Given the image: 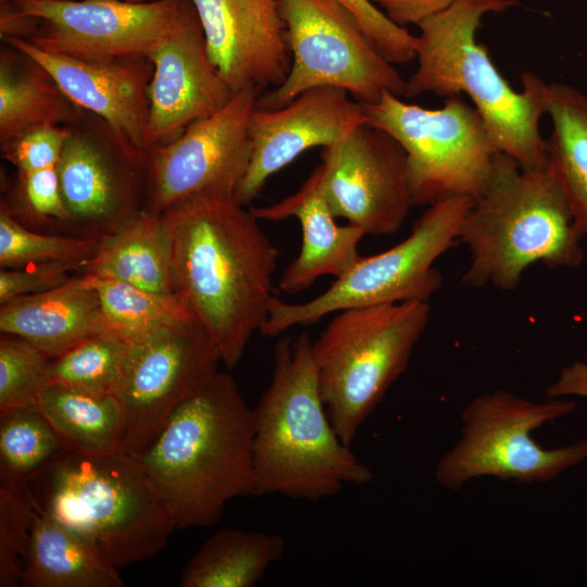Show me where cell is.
<instances>
[{
  "mask_svg": "<svg viewBox=\"0 0 587 587\" xmlns=\"http://www.w3.org/2000/svg\"><path fill=\"white\" fill-rule=\"evenodd\" d=\"M174 295L190 309L233 369L264 325L278 250L232 196L201 193L161 213Z\"/></svg>",
  "mask_w": 587,
  "mask_h": 587,
  "instance_id": "1",
  "label": "cell"
},
{
  "mask_svg": "<svg viewBox=\"0 0 587 587\" xmlns=\"http://www.w3.org/2000/svg\"><path fill=\"white\" fill-rule=\"evenodd\" d=\"M253 433V409L224 372L176 409L137 458L176 528L214 525L230 499L254 496Z\"/></svg>",
  "mask_w": 587,
  "mask_h": 587,
  "instance_id": "2",
  "label": "cell"
},
{
  "mask_svg": "<svg viewBox=\"0 0 587 587\" xmlns=\"http://www.w3.org/2000/svg\"><path fill=\"white\" fill-rule=\"evenodd\" d=\"M307 333L277 340L270 385L253 409L254 496L319 501L365 485L371 469L335 430L326 412Z\"/></svg>",
  "mask_w": 587,
  "mask_h": 587,
  "instance_id": "3",
  "label": "cell"
},
{
  "mask_svg": "<svg viewBox=\"0 0 587 587\" xmlns=\"http://www.w3.org/2000/svg\"><path fill=\"white\" fill-rule=\"evenodd\" d=\"M517 0H455L448 9L417 25V66L405 79L404 97L465 93L482 116L499 152L526 170L548 163L540 120L547 111L548 83L534 73L522 75L523 89H513L476 35L482 18L501 13Z\"/></svg>",
  "mask_w": 587,
  "mask_h": 587,
  "instance_id": "4",
  "label": "cell"
},
{
  "mask_svg": "<svg viewBox=\"0 0 587 587\" xmlns=\"http://www.w3.org/2000/svg\"><path fill=\"white\" fill-rule=\"evenodd\" d=\"M583 237L548 166L522 168L498 152L490 180L460 232L459 242L470 252L461 284L510 291L537 262L548 268L578 267Z\"/></svg>",
  "mask_w": 587,
  "mask_h": 587,
  "instance_id": "5",
  "label": "cell"
},
{
  "mask_svg": "<svg viewBox=\"0 0 587 587\" xmlns=\"http://www.w3.org/2000/svg\"><path fill=\"white\" fill-rule=\"evenodd\" d=\"M25 488L37 510L116 569L153 558L176 528L139 460L122 448L98 455L68 451Z\"/></svg>",
  "mask_w": 587,
  "mask_h": 587,
  "instance_id": "6",
  "label": "cell"
},
{
  "mask_svg": "<svg viewBox=\"0 0 587 587\" xmlns=\"http://www.w3.org/2000/svg\"><path fill=\"white\" fill-rule=\"evenodd\" d=\"M428 319V301L350 308L313 340L321 396L346 445L408 367Z\"/></svg>",
  "mask_w": 587,
  "mask_h": 587,
  "instance_id": "7",
  "label": "cell"
},
{
  "mask_svg": "<svg viewBox=\"0 0 587 587\" xmlns=\"http://www.w3.org/2000/svg\"><path fill=\"white\" fill-rule=\"evenodd\" d=\"M474 200L452 196L429 205L410 235L395 247L357 262L315 298L301 303L272 299L260 333L276 337L297 325H310L350 308L402 301H428L442 286L436 260L459 243Z\"/></svg>",
  "mask_w": 587,
  "mask_h": 587,
  "instance_id": "8",
  "label": "cell"
},
{
  "mask_svg": "<svg viewBox=\"0 0 587 587\" xmlns=\"http://www.w3.org/2000/svg\"><path fill=\"white\" fill-rule=\"evenodd\" d=\"M576 402L546 398L539 402L500 389L474 398L462 412V435L438 461L435 478L457 490L473 478L546 483L587 459V437L544 449L532 432L573 412Z\"/></svg>",
  "mask_w": 587,
  "mask_h": 587,
  "instance_id": "9",
  "label": "cell"
},
{
  "mask_svg": "<svg viewBox=\"0 0 587 587\" xmlns=\"http://www.w3.org/2000/svg\"><path fill=\"white\" fill-rule=\"evenodd\" d=\"M363 105L366 125L386 132L404 150L414 207L452 196L476 200L485 191L499 151L479 113L460 95L437 109L392 92Z\"/></svg>",
  "mask_w": 587,
  "mask_h": 587,
  "instance_id": "10",
  "label": "cell"
},
{
  "mask_svg": "<svg viewBox=\"0 0 587 587\" xmlns=\"http://www.w3.org/2000/svg\"><path fill=\"white\" fill-rule=\"evenodd\" d=\"M291 57L285 80L259 97L274 109L321 87L347 91L362 103L385 92L404 95L405 79L375 47L357 18L334 0H279Z\"/></svg>",
  "mask_w": 587,
  "mask_h": 587,
  "instance_id": "11",
  "label": "cell"
},
{
  "mask_svg": "<svg viewBox=\"0 0 587 587\" xmlns=\"http://www.w3.org/2000/svg\"><path fill=\"white\" fill-rule=\"evenodd\" d=\"M218 348L195 317L165 324L128 342L115 397L122 449L139 458L172 414L217 372Z\"/></svg>",
  "mask_w": 587,
  "mask_h": 587,
  "instance_id": "12",
  "label": "cell"
},
{
  "mask_svg": "<svg viewBox=\"0 0 587 587\" xmlns=\"http://www.w3.org/2000/svg\"><path fill=\"white\" fill-rule=\"evenodd\" d=\"M259 95L253 88L236 91L220 110L150 149L143 161L149 182V203L143 209L161 214L201 193L235 198L250 161L249 124Z\"/></svg>",
  "mask_w": 587,
  "mask_h": 587,
  "instance_id": "13",
  "label": "cell"
},
{
  "mask_svg": "<svg viewBox=\"0 0 587 587\" xmlns=\"http://www.w3.org/2000/svg\"><path fill=\"white\" fill-rule=\"evenodd\" d=\"M314 171L336 218L365 235L395 234L414 207L405 152L382 129L361 125L323 148Z\"/></svg>",
  "mask_w": 587,
  "mask_h": 587,
  "instance_id": "14",
  "label": "cell"
},
{
  "mask_svg": "<svg viewBox=\"0 0 587 587\" xmlns=\"http://www.w3.org/2000/svg\"><path fill=\"white\" fill-rule=\"evenodd\" d=\"M180 0H14L46 23L30 41L79 60L109 63L148 58L171 25Z\"/></svg>",
  "mask_w": 587,
  "mask_h": 587,
  "instance_id": "15",
  "label": "cell"
},
{
  "mask_svg": "<svg viewBox=\"0 0 587 587\" xmlns=\"http://www.w3.org/2000/svg\"><path fill=\"white\" fill-rule=\"evenodd\" d=\"M147 59L153 65L148 150L172 141L190 124L224 107L234 93L210 59L191 0L179 1L171 25Z\"/></svg>",
  "mask_w": 587,
  "mask_h": 587,
  "instance_id": "16",
  "label": "cell"
},
{
  "mask_svg": "<svg viewBox=\"0 0 587 587\" xmlns=\"http://www.w3.org/2000/svg\"><path fill=\"white\" fill-rule=\"evenodd\" d=\"M367 124L362 102L341 89H309L285 105L255 108L250 117L251 154L235 199L252 202L268 178L315 147H329Z\"/></svg>",
  "mask_w": 587,
  "mask_h": 587,
  "instance_id": "17",
  "label": "cell"
},
{
  "mask_svg": "<svg viewBox=\"0 0 587 587\" xmlns=\"http://www.w3.org/2000/svg\"><path fill=\"white\" fill-rule=\"evenodd\" d=\"M208 53L233 92L276 88L291 57L279 0H191Z\"/></svg>",
  "mask_w": 587,
  "mask_h": 587,
  "instance_id": "18",
  "label": "cell"
},
{
  "mask_svg": "<svg viewBox=\"0 0 587 587\" xmlns=\"http://www.w3.org/2000/svg\"><path fill=\"white\" fill-rule=\"evenodd\" d=\"M42 70L73 103L100 116L123 153L143 165L149 122V68L138 60L99 63L53 53L32 41L4 38Z\"/></svg>",
  "mask_w": 587,
  "mask_h": 587,
  "instance_id": "19",
  "label": "cell"
},
{
  "mask_svg": "<svg viewBox=\"0 0 587 587\" xmlns=\"http://www.w3.org/2000/svg\"><path fill=\"white\" fill-rule=\"evenodd\" d=\"M250 210L259 221H282L295 216L300 223L302 245L299 254L278 282L284 294L303 291L324 275L337 278L361 257L358 245L364 232L351 224L336 223L315 171L294 195L268 207Z\"/></svg>",
  "mask_w": 587,
  "mask_h": 587,
  "instance_id": "20",
  "label": "cell"
},
{
  "mask_svg": "<svg viewBox=\"0 0 587 587\" xmlns=\"http://www.w3.org/2000/svg\"><path fill=\"white\" fill-rule=\"evenodd\" d=\"M57 171L68 213L62 225L66 235L100 240L143 209L123 175L83 137L71 134Z\"/></svg>",
  "mask_w": 587,
  "mask_h": 587,
  "instance_id": "21",
  "label": "cell"
},
{
  "mask_svg": "<svg viewBox=\"0 0 587 587\" xmlns=\"http://www.w3.org/2000/svg\"><path fill=\"white\" fill-rule=\"evenodd\" d=\"M0 332L23 338L51 359L102 333L97 290L84 275L0 304Z\"/></svg>",
  "mask_w": 587,
  "mask_h": 587,
  "instance_id": "22",
  "label": "cell"
},
{
  "mask_svg": "<svg viewBox=\"0 0 587 587\" xmlns=\"http://www.w3.org/2000/svg\"><path fill=\"white\" fill-rule=\"evenodd\" d=\"M80 274L126 282L150 291L174 294L170 241L162 215L141 209L99 240Z\"/></svg>",
  "mask_w": 587,
  "mask_h": 587,
  "instance_id": "23",
  "label": "cell"
},
{
  "mask_svg": "<svg viewBox=\"0 0 587 587\" xmlns=\"http://www.w3.org/2000/svg\"><path fill=\"white\" fill-rule=\"evenodd\" d=\"M22 586L121 587L118 569L77 533L34 507Z\"/></svg>",
  "mask_w": 587,
  "mask_h": 587,
  "instance_id": "24",
  "label": "cell"
},
{
  "mask_svg": "<svg viewBox=\"0 0 587 587\" xmlns=\"http://www.w3.org/2000/svg\"><path fill=\"white\" fill-rule=\"evenodd\" d=\"M552 123L547 166L561 188L574 222L587 236V95L564 83H548Z\"/></svg>",
  "mask_w": 587,
  "mask_h": 587,
  "instance_id": "25",
  "label": "cell"
},
{
  "mask_svg": "<svg viewBox=\"0 0 587 587\" xmlns=\"http://www.w3.org/2000/svg\"><path fill=\"white\" fill-rule=\"evenodd\" d=\"M279 534L224 528L189 559L183 587H252L285 551Z\"/></svg>",
  "mask_w": 587,
  "mask_h": 587,
  "instance_id": "26",
  "label": "cell"
},
{
  "mask_svg": "<svg viewBox=\"0 0 587 587\" xmlns=\"http://www.w3.org/2000/svg\"><path fill=\"white\" fill-rule=\"evenodd\" d=\"M37 405L70 451L98 455L122 448L123 413L114 395L49 384Z\"/></svg>",
  "mask_w": 587,
  "mask_h": 587,
  "instance_id": "27",
  "label": "cell"
},
{
  "mask_svg": "<svg viewBox=\"0 0 587 587\" xmlns=\"http://www.w3.org/2000/svg\"><path fill=\"white\" fill-rule=\"evenodd\" d=\"M97 290L102 334L132 342L176 320L195 316L174 294L150 291L133 284L84 275Z\"/></svg>",
  "mask_w": 587,
  "mask_h": 587,
  "instance_id": "28",
  "label": "cell"
},
{
  "mask_svg": "<svg viewBox=\"0 0 587 587\" xmlns=\"http://www.w3.org/2000/svg\"><path fill=\"white\" fill-rule=\"evenodd\" d=\"M38 405L0 413V482L25 486L68 452Z\"/></svg>",
  "mask_w": 587,
  "mask_h": 587,
  "instance_id": "29",
  "label": "cell"
},
{
  "mask_svg": "<svg viewBox=\"0 0 587 587\" xmlns=\"http://www.w3.org/2000/svg\"><path fill=\"white\" fill-rule=\"evenodd\" d=\"M42 71V70H41ZM67 98L42 71L13 73L7 63L0 67V138L4 143L24 133L58 125L70 114Z\"/></svg>",
  "mask_w": 587,
  "mask_h": 587,
  "instance_id": "30",
  "label": "cell"
},
{
  "mask_svg": "<svg viewBox=\"0 0 587 587\" xmlns=\"http://www.w3.org/2000/svg\"><path fill=\"white\" fill-rule=\"evenodd\" d=\"M128 342L96 334L52 359L50 384H62L97 395H114L118 388Z\"/></svg>",
  "mask_w": 587,
  "mask_h": 587,
  "instance_id": "31",
  "label": "cell"
},
{
  "mask_svg": "<svg viewBox=\"0 0 587 587\" xmlns=\"http://www.w3.org/2000/svg\"><path fill=\"white\" fill-rule=\"evenodd\" d=\"M99 240L70 235L41 234L0 209V266L20 268L36 263L61 262L79 271L93 255Z\"/></svg>",
  "mask_w": 587,
  "mask_h": 587,
  "instance_id": "32",
  "label": "cell"
},
{
  "mask_svg": "<svg viewBox=\"0 0 587 587\" xmlns=\"http://www.w3.org/2000/svg\"><path fill=\"white\" fill-rule=\"evenodd\" d=\"M52 359L27 340L8 334L0 337V413L37 405L50 384Z\"/></svg>",
  "mask_w": 587,
  "mask_h": 587,
  "instance_id": "33",
  "label": "cell"
},
{
  "mask_svg": "<svg viewBox=\"0 0 587 587\" xmlns=\"http://www.w3.org/2000/svg\"><path fill=\"white\" fill-rule=\"evenodd\" d=\"M34 511L25 486L0 485V587L22 585Z\"/></svg>",
  "mask_w": 587,
  "mask_h": 587,
  "instance_id": "34",
  "label": "cell"
},
{
  "mask_svg": "<svg viewBox=\"0 0 587 587\" xmlns=\"http://www.w3.org/2000/svg\"><path fill=\"white\" fill-rule=\"evenodd\" d=\"M347 9L362 29L392 64L415 59L416 36L394 23L372 0H334Z\"/></svg>",
  "mask_w": 587,
  "mask_h": 587,
  "instance_id": "35",
  "label": "cell"
},
{
  "mask_svg": "<svg viewBox=\"0 0 587 587\" xmlns=\"http://www.w3.org/2000/svg\"><path fill=\"white\" fill-rule=\"evenodd\" d=\"M70 136L58 125L40 126L2 143L3 157L18 174L57 166Z\"/></svg>",
  "mask_w": 587,
  "mask_h": 587,
  "instance_id": "36",
  "label": "cell"
},
{
  "mask_svg": "<svg viewBox=\"0 0 587 587\" xmlns=\"http://www.w3.org/2000/svg\"><path fill=\"white\" fill-rule=\"evenodd\" d=\"M22 198L37 220L63 225L68 217L57 166L18 174Z\"/></svg>",
  "mask_w": 587,
  "mask_h": 587,
  "instance_id": "37",
  "label": "cell"
},
{
  "mask_svg": "<svg viewBox=\"0 0 587 587\" xmlns=\"http://www.w3.org/2000/svg\"><path fill=\"white\" fill-rule=\"evenodd\" d=\"M72 271H79L73 264L47 262L30 264L20 268L0 270V304L18 296L36 294L63 285L72 277Z\"/></svg>",
  "mask_w": 587,
  "mask_h": 587,
  "instance_id": "38",
  "label": "cell"
},
{
  "mask_svg": "<svg viewBox=\"0 0 587 587\" xmlns=\"http://www.w3.org/2000/svg\"><path fill=\"white\" fill-rule=\"evenodd\" d=\"M394 23L419 25L448 9L455 0H372Z\"/></svg>",
  "mask_w": 587,
  "mask_h": 587,
  "instance_id": "39",
  "label": "cell"
},
{
  "mask_svg": "<svg viewBox=\"0 0 587 587\" xmlns=\"http://www.w3.org/2000/svg\"><path fill=\"white\" fill-rule=\"evenodd\" d=\"M570 396L587 397L586 362L576 361L563 367L558 378L546 390V398Z\"/></svg>",
  "mask_w": 587,
  "mask_h": 587,
  "instance_id": "40",
  "label": "cell"
},
{
  "mask_svg": "<svg viewBox=\"0 0 587 587\" xmlns=\"http://www.w3.org/2000/svg\"><path fill=\"white\" fill-rule=\"evenodd\" d=\"M0 1H1V3H5V2L9 1V0H0Z\"/></svg>",
  "mask_w": 587,
  "mask_h": 587,
  "instance_id": "41",
  "label": "cell"
},
{
  "mask_svg": "<svg viewBox=\"0 0 587 587\" xmlns=\"http://www.w3.org/2000/svg\"><path fill=\"white\" fill-rule=\"evenodd\" d=\"M129 1H147V0H129Z\"/></svg>",
  "mask_w": 587,
  "mask_h": 587,
  "instance_id": "42",
  "label": "cell"
}]
</instances>
